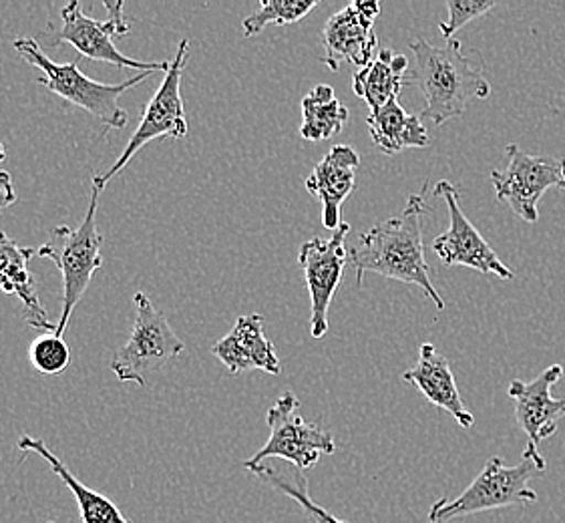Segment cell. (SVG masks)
<instances>
[{"mask_svg":"<svg viewBox=\"0 0 565 523\" xmlns=\"http://www.w3.org/2000/svg\"><path fill=\"white\" fill-rule=\"evenodd\" d=\"M359 166L361 156L351 146H334L306 178L308 194L318 198L322 204L324 228L334 232L342 224L340 207L354 190Z\"/></svg>","mask_w":565,"mask_h":523,"instance_id":"16","label":"cell"},{"mask_svg":"<svg viewBox=\"0 0 565 523\" xmlns=\"http://www.w3.org/2000/svg\"><path fill=\"white\" fill-rule=\"evenodd\" d=\"M17 200H19V195L14 192L11 173L9 171H0V214L9 205L17 204Z\"/></svg>","mask_w":565,"mask_h":523,"instance_id":"28","label":"cell"},{"mask_svg":"<svg viewBox=\"0 0 565 523\" xmlns=\"http://www.w3.org/2000/svg\"><path fill=\"white\" fill-rule=\"evenodd\" d=\"M61 19H63V26L55 29L53 24H49V29L57 34L53 45H61L67 43L73 46L81 57L90 58V61H99V63H107L119 68H137L139 73H159V71H168L170 63L161 61V63H143L137 58L127 57L124 55L114 43V29L111 24L99 23L93 21L83 12V7L77 0L68 2L67 7H63L61 11Z\"/></svg>","mask_w":565,"mask_h":523,"instance_id":"13","label":"cell"},{"mask_svg":"<svg viewBox=\"0 0 565 523\" xmlns=\"http://www.w3.org/2000/svg\"><path fill=\"white\" fill-rule=\"evenodd\" d=\"M102 188L93 183L87 216L81 222L79 228L57 226L51 230L49 242L39 248V256L51 260L58 268L63 278V310L57 320V334L63 337L68 327V320L81 298L87 292L93 274L103 266V236L95 224Z\"/></svg>","mask_w":565,"mask_h":523,"instance_id":"5","label":"cell"},{"mask_svg":"<svg viewBox=\"0 0 565 523\" xmlns=\"http://www.w3.org/2000/svg\"><path fill=\"white\" fill-rule=\"evenodd\" d=\"M407 68L405 55H395L393 49H381L366 67L352 73V92L371 107V111H376L398 97L407 83Z\"/></svg>","mask_w":565,"mask_h":523,"instance_id":"19","label":"cell"},{"mask_svg":"<svg viewBox=\"0 0 565 523\" xmlns=\"http://www.w3.org/2000/svg\"><path fill=\"white\" fill-rule=\"evenodd\" d=\"M29 356L41 375H61L71 363V349L57 332H45L31 344Z\"/></svg>","mask_w":565,"mask_h":523,"instance_id":"25","label":"cell"},{"mask_svg":"<svg viewBox=\"0 0 565 523\" xmlns=\"http://www.w3.org/2000/svg\"><path fill=\"white\" fill-rule=\"evenodd\" d=\"M124 2H105V9H107V23L111 24L115 36H125V34L131 31V24L127 23L124 19Z\"/></svg>","mask_w":565,"mask_h":523,"instance_id":"27","label":"cell"},{"mask_svg":"<svg viewBox=\"0 0 565 523\" xmlns=\"http://www.w3.org/2000/svg\"><path fill=\"white\" fill-rule=\"evenodd\" d=\"M256 478L262 479L264 483H268L274 490L280 491L284 495H288L290 500H295L298 505H302L310 520L315 523H347L337 520L332 513H328L324 508H320L317 501L310 498L308 493V479L298 471L292 473H282V471H276L268 466H256L248 469Z\"/></svg>","mask_w":565,"mask_h":523,"instance_id":"23","label":"cell"},{"mask_svg":"<svg viewBox=\"0 0 565 523\" xmlns=\"http://www.w3.org/2000/svg\"><path fill=\"white\" fill-rule=\"evenodd\" d=\"M423 216L425 198L420 194L408 195L403 214L388 217L362 234L359 244L349 252V258L359 285L362 286L366 273L401 280L405 285L418 286L429 296L433 305L443 310L445 300L430 282L429 264L425 258Z\"/></svg>","mask_w":565,"mask_h":523,"instance_id":"1","label":"cell"},{"mask_svg":"<svg viewBox=\"0 0 565 523\" xmlns=\"http://www.w3.org/2000/svg\"><path fill=\"white\" fill-rule=\"evenodd\" d=\"M212 353L226 366L230 375L246 371H264L268 375L282 373L276 346L264 332V319L260 314L239 317L232 332L215 342Z\"/></svg>","mask_w":565,"mask_h":523,"instance_id":"15","label":"cell"},{"mask_svg":"<svg viewBox=\"0 0 565 523\" xmlns=\"http://www.w3.org/2000/svg\"><path fill=\"white\" fill-rule=\"evenodd\" d=\"M33 248H23L0 232V292L14 295L23 302V317L33 329L57 332V324L49 320L36 295V282L26 264L33 258Z\"/></svg>","mask_w":565,"mask_h":523,"instance_id":"18","label":"cell"},{"mask_svg":"<svg viewBox=\"0 0 565 523\" xmlns=\"http://www.w3.org/2000/svg\"><path fill=\"white\" fill-rule=\"evenodd\" d=\"M435 194L443 195L449 210V228L433 239V252L447 266H467L481 274H495L501 280H513V273L501 262L479 230L467 220L461 210V194L447 180L435 188Z\"/></svg>","mask_w":565,"mask_h":523,"instance_id":"11","label":"cell"},{"mask_svg":"<svg viewBox=\"0 0 565 523\" xmlns=\"http://www.w3.org/2000/svg\"><path fill=\"white\" fill-rule=\"evenodd\" d=\"M7 160V149L0 143V161Z\"/></svg>","mask_w":565,"mask_h":523,"instance_id":"29","label":"cell"},{"mask_svg":"<svg viewBox=\"0 0 565 523\" xmlns=\"http://www.w3.org/2000/svg\"><path fill=\"white\" fill-rule=\"evenodd\" d=\"M366 126L374 146L386 156H395L403 149L427 148L429 134L418 115H411L398 102L386 103L385 107L371 111Z\"/></svg>","mask_w":565,"mask_h":523,"instance_id":"21","label":"cell"},{"mask_svg":"<svg viewBox=\"0 0 565 523\" xmlns=\"http://www.w3.org/2000/svg\"><path fill=\"white\" fill-rule=\"evenodd\" d=\"M188 53H190V41L183 39L175 57L170 63V68L166 71V77L161 81L158 92L149 99L148 107L143 109L136 134L125 146L121 156L115 161L114 168L105 171L103 175L93 178V183H97L102 190H105V185L111 182L115 175L136 158L139 149L146 148L151 141L163 139V137L181 139V137L188 136V119H185V109H183V99H181V77H183V68L188 63Z\"/></svg>","mask_w":565,"mask_h":523,"instance_id":"6","label":"cell"},{"mask_svg":"<svg viewBox=\"0 0 565 523\" xmlns=\"http://www.w3.org/2000/svg\"><path fill=\"white\" fill-rule=\"evenodd\" d=\"M351 224L342 222L330 238H312L298 252V262L305 270L306 286L310 295V334L322 339L328 332V308L344 276L349 254L344 248Z\"/></svg>","mask_w":565,"mask_h":523,"instance_id":"10","label":"cell"},{"mask_svg":"<svg viewBox=\"0 0 565 523\" xmlns=\"http://www.w3.org/2000/svg\"><path fill=\"white\" fill-rule=\"evenodd\" d=\"M403 381L415 385L435 407L451 413L452 419H457L465 429L476 425L473 415L467 410L459 395L451 364L435 349L433 342L420 344L417 364L403 373Z\"/></svg>","mask_w":565,"mask_h":523,"instance_id":"17","label":"cell"},{"mask_svg":"<svg viewBox=\"0 0 565 523\" xmlns=\"http://www.w3.org/2000/svg\"><path fill=\"white\" fill-rule=\"evenodd\" d=\"M445 7L449 11V19L439 24V31L447 41H452L455 34L459 33L465 24L495 9L498 2L495 0H447Z\"/></svg>","mask_w":565,"mask_h":523,"instance_id":"26","label":"cell"},{"mask_svg":"<svg viewBox=\"0 0 565 523\" xmlns=\"http://www.w3.org/2000/svg\"><path fill=\"white\" fill-rule=\"evenodd\" d=\"M137 314L129 341L114 354L111 371L121 383L146 387L148 375L161 364L183 353L185 344L171 330L166 314L153 307L143 292H137Z\"/></svg>","mask_w":565,"mask_h":523,"instance_id":"7","label":"cell"},{"mask_svg":"<svg viewBox=\"0 0 565 523\" xmlns=\"http://www.w3.org/2000/svg\"><path fill=\"white\" fill-rule=\"evenodd\" d=\"M349 121V109L337 99L330 85H317L302 99L300 137L306 141H324L339 136Z\"/></svg>","mask_w":565,"mask_h":523,"instance_id":"22","label":"cell"},{"mask_svg":"<svg viewBox=\"0 0 565 523\" xmlns=\"http://www.w3.org/2000/svg\"><path fill=\"white\" fill-rule=\"evenodd\" d=\"M379 14L381 4L376 0H359L328 19L322 43L327 49L324 63L330 71H339L342 63L366 67L379 55V36L374 33Z\"/></svg>","mask_w":565,"mask_h":523,"instance_id":"12","label":"cell"},{"mask_svg":"<svg viewBox=\"0 0 565 523\" xmlns=\"http://www.w3.org/2000/svg\"><path fill=\"white\" fill-rule=\"evenodd\" d=\"M408 49L415 55V71L411 83L427 99L420 117L441 127L455 117H461L469 102L487 99L491 85L486 77V61L481 53H463L461 41L452 39L447 45H430L425 39H413Z\"/></svg>","mask_w":565,"mask_h":523,"instance_id":"2","label":"cell"},{"mask_svg":"<svg viewBox=\"0 0 565 523\" xmlns=\"http://www.w3.org/2000/svg\"><path fill=\"white\" fill-rule=\"evenodd\" d=\"M12 45L29 65L43 71V77L36 81L41 87H45L46 92L55 93L65 102L73 103L75 107L99 119L103 126L107 127L105 131L124 129L127 124V114L119 105V97H124V93L134 89L151 75H156L151 71H146V73H137L134 79L124 81L117 85H105L83 75L75 61L73 63L51 61L34 39H17Z\"/></svg>","mask_w":565,"mask_h":523,"instance_id":"4","label":"cell"},{"mask_svg":"<svg viewBox=\"0 0 565 523\" xmlns=\"http://www.w3.org/2000/svg\"><path fill=\"white\" fill-rule=\"evenodd\" d=\"M508 168L493 170L489 180L499 202L508 204L515 216L527 224H537V204L550 188L565 190V158L530 156L518 143H509Z\"/></svg>","mask_w":565,"mask_h":523,"instance_id":"8","label":"cell"},{"mask_svg":"<svg viewBox=\"0 0 565 523\" xmlns=\"http://www.w3.org/2000/svg\"><path fill=\"white\" fill-rule=\"evenodd\" d=\"M300 401L295 393H284L276 405L268 410L270 437L256 456L244 461V469L262 466L264 459L280 457L296 469H310L320 461V456H332L337 451L334 437L317 423H308L296 413Z\"/></svg>","mask_w":565,"mask_h":523,"instance_id":"9","label":"cell"},{"mask_svg":"<svg viewBox=\"0 0 565 523\" xmlns=\"http://www.w3.org/2000/svg\"><path fill=\"white\" fill-rule=\"evenodd\" d=\"M562 376L564 366L552 364L530 383H509L508 395L515 405V419L530 437V444L540 445L557 431V423L564 417V398H554L552 388Z\"/></svg>","mask_w":565,"mask_h":523,"instance_id":"14","label":"cell"},{"mask_svg":"<svg viewBox=\"0 0 565 523\" xmlns=\"http://www.w3.org/2000/svg\"><path fill=\"white\" fill-rule=\"evenodd\" d=\"M545 459L533 444H527L523 459L515 467L505 466L501 457H491L463 493L455 500H439L430 508L429 522L447 523L465 515L533 503L537 493L530 488V481L545 471Z\"/></svg>","mask_w":565,"mask_h":523,"instance_id":"3","label":"cell"},{"mask_svg":"<svg viewBox=\"0 0 565 523\" xmlns=\"http://www.w3.org/2000/svg\"><path fill=\"white\" fill-rule=\"evenodd\" d=\"M564 417H565V397H564Z\"/></svg>","mask_w":565,"mask_h":523,"instance_id":"30","label":"cell"},{"mask_svg":"<svg viewBox=\"0 0 565 523\" xmlns=\"http://www.w3.org/2000/svg\"><path fill=\"white\" fill-rule=\"evenodd\" d=\"M318 0H262L260 9L244 19L246 36L260 34L268 24H295L317 9Z\"/></svg>","mask_w":565,"mask_h":523,"instance_id":"24","label":"cell"},{"mask_svg":"<svg viewBox=\"0 0 565 523\" xmlns=\"http://www.w3.org/2000/svg\"><path fill=\"white\" fill-rule=\"evenodd\" d=\"M19 449L24 453H36V456L43 457L51 467V471L63 479V483L73 491V495L77 500L83 523H134L119 512V508L115 505L114 501L107 500L102 493L83 485L79 479L68 471V467L46 447L43 439H33V437L24 435L19 439Z\"/></svg>","mask_w":565,"mask_h":523,"instance_id":"20","label":"cell"}]
</instances>
